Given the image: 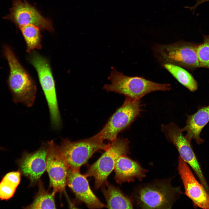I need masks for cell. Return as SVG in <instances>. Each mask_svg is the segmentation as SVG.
<instances>
[{
  "mask_svg": "<svg viewBox=\"0 0 209 209\" xmlns=\"http://www.w3.org/2000/svg\"><path fill=\"white\" fill-rule=\"evenodd\" d=\"M3 52L9 66L7 83L14 102L31 107L35 101L36 91L34 82L21 65L10 47L4 45Z\"/></svg>",
  "mask_w": 209,
  "mask_h": 209,
  "instance_id": "1",
  "label": "cell"
},
{
  "mask_svg": "<svg viewBox=\"0 0 209 209\" xmlns=\"http://www.w3.org/2000/svg\"><path fill=\"white\" fill-rule=\"evenodd\" d=\"M108 79L110 84H106L103 89L108 92H113L134 99H140L145 95L156 91H166L171 89L169 84H160L141 77L129 76L118 71L114 67Z\"/></svg>",
  "mask_w": 209,
  "mask_h": 209,
  "instance_id": "2",
  "label": "cell"
},
{
  "mask_svg": "<svg viewBox=\"0 0 209 209\" xmlns=\"http://www.w3.org/2000/svg\"><path fill=\"white\" fill-rule=\"evenodd\" d=\"M104 141L96 134L75 142L63 138L59 147L69 167L79 171L81 167L86 163L94 153L108 148L110 143L107 144Z\"/></svg>",
  "mask_w": 209,
  "mask_h": 209,
  "instance_id": "3",
  "label": "cell"
},
{
  "mask_svg": "<svg viewBox=\"0 0 209 209\" xmlns=\"http://www.w3.org/2000/svg\"><path fill=\"white\" fill-rule=\"evenodd\" d=\"M181 192L167 181H157L140 187L136 194L139 206L142 208H171Z\"/></svg>",
  "mask_w": 209,
  "mask_h": 209,
  "instance_id": "4",
  "label": "cell"
},
{
  "mask_svg": "<svg viewBox=\"0 0 209 209\" xmlns=\"http://www.w3.org/2000/svg\"><path fill=\"white\" fill-rule=\"evenodd\" d=\"M129 142L127 139L117 138L111 141L108 148L100 157L88 167L84 174L93 177L95 188L98 189L107 181L109 175L114 169L116 162L122 155H126L129 150Z\"/></svg>",
  "mask_w": 209,
  "mask_h": 209,
  "instance_id": "5",
  "label": "cell"
},
{
  "mask_svg": "<svg viewBox=\"0 0 209 209\" xmlns=\"http://www.w3.org/2000/svg\"><path fill=\"white\" fill-rule=\"evenodd\" d=\"M29 58L37 72L48 106L52 125L58 129L61 125V120L55 82L49 64L45 58L35 51L31 53Z\"/></svg>",
  "mask_w": 209,
  "mask_h": 209,
  "instance_id": "6",
  "label": "cell"
},
{
  "mask_svg": "<svg viewBox=\"0 0 209 209\" xmlns=\"http://www.w3.org/2000/svg\"><path fill=\"white\" fill-rule=\"evenodd\" d=\"M140 99L126 97L122 105L112 115L103 128L97 134L102 139L112 141L128 127L142 111Z\"/></svg>",
  "mask_w": 209,
  "mask_h": 209,
  "instance_id": "7",
  "label": "cell"
},
{
  "mask_svg": "<svg viewBox=\"0 0 209 209\" xmlns=\"http://www.w3.org/2000/svg\"><path fill=\"white\" fill-rule=\"evenodd\" d=\"M199 44L180 42L172 44L158 45L156 53L166 63L182 67L193 71L199 68L197 48Z\"/></svg>",
  "mask_w": 209,
  "mask_h": 209,
  "instance_id": "8",
  "label": "cell"
},
{
  "mask_svg": "<svg viewBox=\"0 0 209 209\" xmlns=\"http://www.w3.org/2000/svg\"><path fill=\"white\" fill-rule=\"evenodd\" d=\"M161 130L165 137L177 149L179 156L189 165L198 177L201 184L208 192L209 188L191 145L183 134L181 129L174 123L162 125Z\"/></svg>",
  "mask_w": 209,
  "mask_h": 209,
  "instance_id": "9",
  "label": "cell"
},
{
  "mask_svg": "<svg viewBox=\"0 0 209 209\" xmlns=\"http://www.w3.org/2000/svg\"><path fill=\"white\" fill-rule=\"evenodd\" d=\"M9 13L3 19L9 20L19 27L33 25L50 32L54 30L52 21L44 17L34 6L26 0H12Z\"/></svg>",
  "mask_w": 209,
  "mask_h": 209,
  "instance_id": "10",
  "label": "cell"
},
{
  "mask_svg": "<svg viewBox=\"0 0 209 209\" xmlns=\"http://www.w3.org/2000/svg\"><path fill=\"white\" fill-rule=\"evenodd\" d=\"M69 168L59 146L53 140L48 142L46 170L49 178V188H53L55 193L65 192Z\"/></svg>",
  "mask_w": 209,
  "mask_h": 209,
  "instance_id": "11",
  "label": "cell"
},
{
  "mask_svg": "<svg viewBox=\"0 0 209 209\" xmlns=\"http://www.w3.org/2000/svg\"><path fill=\"white\" fill-rule=\"evenodd\" d=\"M178 169L186 195L195 206L209 209V194L203 185L197 180L187 163L179 156Z\"/></svg>",
  "mask_w": 209,
  "mask_h": 209,
  "instance_id": "12",
  "label": "cell"
},
{
  "mask_svg": "<svg viewBox=\"0 0 209 209\" xmlns=\"http://www.w3.org/2000/svg\"><path fill=\"white\" fill-rule=\"evenodd\" d=\"M86 177L79 171L69 167L66 184L74 193L77 199L91 209L101 208L106 207L91 190Z\"/></svg>",
  "mask_w": 209,
  "mask_h": 209,
  "instance_id": "13",
  "label": "cell"
},
{
  "mask_svg": "<svg viewBox=\"0 0 209 209\" xmlns=\"http://www.w3.org/2000/svg\"><path fill=\"white\" fill-rule=\"evenodd\" d=\"M47 144L32 153H25L19 165L22 174L29 179L30 184L35 185L46 170Z\"/></svg>",
  "mask_w": 209,
  "mask_h": 209,
  "instance_id": "14",
  "label": "cell"
},
{
  "mask_svg": "<svg viewBox=\"0 0 209 209\" xmlns=\"http://www.w3.org/2000/svg\"><path fill=\"white\" fill-rule=\"evenodd\" d=\"M120 156L117 159L114 168L115 179L119 184L139 180L145 176L146 170L137 162L126 156Z\"/></svg>",
  "mask_w": 209,
  "mask_h": 209,
  "instance_id": "15",
  "label": "cell"
},
{
  "mask_svg": "<svg viewBox=\"0 0 209 209\" xmlns=\"http://www.w3.org/2000/svg\"><path fill=\"white\" fill-rule=\"evenodd\" d=\"M186 125L181 129L186 131V138L190 143L194 140L198 145L204 140L200 137L203 128L209 122V105L199 107L197 111L193 114L187 116Z\"/></svg>",
  "mask_w": 209,
  "mask_h": 209,
  "instance_id": "16",
  "label": "cell"
},
{
  "mask_svg": "<svg viewBox=\"0 0 209 209\" xmlns=\"http://www.w3.org/2000/svg\"><path fill=\"white\" fill-rule=\"evenodd\" d=\"M102 193L106 199L107 208L132 209L133 203L129 197L120 190L107 181L102 187Z\"/></svg>",
  "mask_w": 209,
  "mask_h": 209,
  "instance_id": "17",
  "label": "cell"
},
{
  "mask_svg": "<svg viewBox=\"0 0 209 209\" xmlns=\"http://www.w3.org/2000/svg\"><path fill=\"white\" fill-rule=\"evenodd\" d=\"M163 66L181 84L191 92L197 90V82L192 75L182 67L174 64L166 63Z\"/></svg>",
  "mask_w": 209,
  "mask_h": 209,
  "instance_id": "18",
  "label": "cell"
},
{
  "mask_svg": "<svg viewBox=\"0 0 209 209\" xmlns=\"http://www.w3.org/2000/svg\"><path fill=\"white\" fill-rule=\"evenodd\" d=\"M39 190L33 202L25 207L26 209H55L54 196L53 191L50 193L46 191L43 183L39 179L38 182Z\"/></svg>",
  "mask_w": 209,
  "mask_h": 209,
  "instance_id": "19",
  "label": "cell"
},
{
  "mask_svg": "<svg viewBox=\"0 0 209 209\" xmlns=\"http://www.w3.org/2000/svg\"><path fill=\"white\" fill-rule=\"evenodd\" d=\"M27 46L26 51L30 53L35 49L42 48V35L40 29L33 25H28L19 27Z\"/></svg>",
  "mask_w": 209,
  "mask_h": 209,
  "instance_id": "20",
  "label": "cell"
},
{
  "mask_svg": "<svg viewBox=\"0 0 209 209\" xmlns=\"http://www.w3.org/2000/svg\"><path fill=\"white\" fill-rule=\"evenodd\" d=\"M203 36V42L199 44L197 48L199 68L209 69V35Z\"/></svg>",
  "mask_w": 209,
  "mask_h": 209,
  "instance_id": "21",
  "label": "cell"
},
{
  "mask_svg": "<svg viewBox=\"0 0 209 209\" xmlns=\"http://www.w3.org/2000/svg\"><path fill=\"white\" fill-rule=\"evenodd\" d=\"M17 187L3 180L0 183V199L8 200L13 196Z\"/></svg>",
  "mask_w": 209,
  "mask_h": 209,
  "instance_id": "22",
  "label": "cell"
},
{
  "mask_svg": "<svg viewBox=\"0 0 209 209\" xmlns=\"http://www.w3.org/2000/svg\"><path fill=\"white\" fill-rule=\"evenodd\" d=\"M21 177L19 172H12L6 174L2 179L17 187L20 183Z\"/></svg>",
  "mask_w": 209,
  "mask_h": 209,
  "instance_id": "23",
  "label": "cell"
},
{
  "mask_svg": "<svg viewBox=\"0 0 209 209\" xmlns=\"http://www.w3.org/2000/svg\"><path fill=\"white\" fill-rule=\"evenodd\" d=\"M208 0V1H209V0Z\"/></svg>",
  "mask_w": 209,
  "mask_h": 209,
  "instance_id": "24",
  "label": "cell"
},
{
  "mask_svg": "<svg viewBox=\"0 0 209 209\" xmlns=\"http://www.w3.org/2000/svg\"><path fill=\"white\" fill-rule=\"evenodd\" d=\"M1 149V148H0V149Z\"/></svg>",
  "mask_w": 209,
  "mask_h": 209,
  "instance_id": "25",
  "label": "cell"
}]
</instances>
